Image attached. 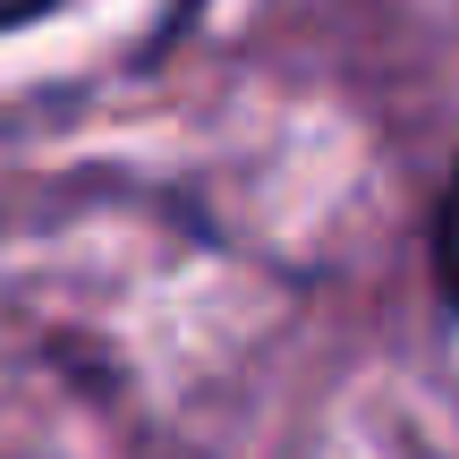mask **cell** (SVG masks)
<instances>
[{
    "instance_id": "1",
    "label": "cell",
    "mask_w": 459,
    "mask_h": 459,
    "mask_svg": "<svg viewBox=\"0 0 459 459\" xmlns=\"http://www.w3.org/2000/svg\"><path fill=\"white\" fill-rule=\"evenodd\" d=\"M434 290H443V307L459 315V162L443 179V204H434Z\"/></svg>"
}]
</instances>
